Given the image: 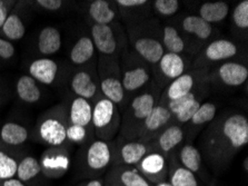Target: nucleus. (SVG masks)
Wrapping results in <instances>:
<instances>
[{"instance_id": "nucleus-1", "label": "nucleus", "mask_w": 248, "mask_h": 186, "mask_svg": "<svg viewBox=\"0 0 248 186\" xmlns=\"http://www.w3.org/2000/svg\"><path fill=\"white\" fill-rule=\"evenodd\" d=\"M206 138V153L214 165H224L248 144V119L240 113H232L210 126Z\"/></svg>"}, {"instance_id": "nucleus-2", "label": "nucleus", "mask_w": 248, "mask_h": 186, "mask_svg": "<svg viewBox=\"0 0 248 186\" xmlns=\"http://www.w3.org/2000/svg\"><path fill=\"white\" fill-rule=\"evenodd\" d=\"M160 97L159 87L154 86L136 95L126 108L120 125V139L137 140L138 132L153 108L158 104Z\"/></svg>"}, {"instance_id": "nucleus-3", "label": "nucleus", "mask_w": 248, "mask_h": 186, "mask_svg": "<svg viewBox=\"0 0 248 186\" xmlns=\"http://www.w3.org/2000/svg\"><path fill=\"white\" fill-rule=\"evenodd\" d=\"M92 124L98 139L111 142L118 135L122 125L119 107L109 100L101 96L93 107Z\"/></svg>"}, {"instance_id": "nucleus-4", "label": "nucleus", "mask_w": 248, "mask_h": 186, "mask_svg": "<svg viewBox=\"0 0 248 186\" xmlns=\"http://www.w3.org/2000/svg\"><path fill=\"white\" fill-rule=\"evenodd\" d=\"M99 85L103 96L115 105L123 106L125 101V92H124L118 60L116 56H101L98 65Z\"/></svg>"}, {"instance_id": "nucleus-5", "label": "nucleus", "mask_w": 248, "mask_h": 186, "mask_svg": "<svg viewBox=\"0 0 248 186\" xmlns=\"http://www.w3.org/2000/svg\"><path fill=\"white\" fill-rule=\"evenodd\" d=\"M171 120L172 115L170 112L164 104L158 102L142 123L140 130L138 132L137 140L145 144H150L165 127H167L171 123Z\"/></svg>"}, {"instance_id": "nucleus-6", "label": "nucleus", "mask_w": 248, "mask_h": 186, "mask_svg": "<svg viewBox=\"0 0 248 186\" xmlns=\"http://www.w3.org/2000/svg\"><path fill=\"white\" fill-rule=\"evenodd\" d=\"M148 152V144L141 143L139 140L120 139L119 145L115 146L112 144L111 165H126L136 168Z\"/></svg>"}, {"instance_id": "nucleus-7", "label": "nucleus", "mask_w": 248, "mask_h": 186, "mask_svg": "<svg viewBox=\"0 0 248 186\" xmlns=\"http://www.w3.org/2000/svg\"><path fill=\"white\" fill-rule=\"evenodd\" d=\"M136 169L152 185L166 182L168 178L167 158L157 152L149 151Z\"/></svg>"}, {"instance_id": "nucleus-8", "label": "nucleus", "mask_w": 248, "mask_h": 186, "mask_svg": "<svg viewBox=\"0 0 248 186\" xmlns=\"http://www.w3.org/2000/svg\"><path fill=\"white\" fill-rule=\"evenodd\" d=\"M112 162V143L105 140H93L88 146L85 155V164L89 172L101 174Z\"/></svg>"}, {"instance_id": "nucleus-9", "label": "nucleus", "mask_w": 248, "mask_h": 186, "mask_svg": "<svg viewBox=\"0 0 248 186\" xmlns=\"http://www.w3.org/2000/svg\"><path fill=\"white\" fill-rule=\"evenodd\" d=\"M237 46L231 40L217 39L207 45L199 55L196 67L205 69L210 64L224 62L237 55Z\"/></svg>"}, {"instance_id": "nucleus-10", "label": "nucleus", "mask_w": 248, "mask_h": 186, "mask_svg": "<svg viewBox=\"0 0 248 186\" xmlns=\"http://www.w3.org/2000/svg\"><path fill=\"white\" fill-rule=\"evenodd\" d=\"M207 75L205 69L198 68L193 71H186L178 78H176L171 83H169L164 95L160 97V102H166L169 101L177 100V98L185 96V95L194 92L195 86L201 82L202 77Z\"/></svg>"}, {"instance_id": "nucleus-11", "label": "nucleus", "mask_w": 248, "mask_h": 186, "mask_svg": "<svg viewBox=\"0 0 248 186\" xmlns=\"http://www.w3.org/2000/svg\"><path fill=\"white\" fill-rule=\"evenodd\" d=\"M184 131L178 124H169L159 133V135L148 144L149 151L157 152L168 158L174 155V151L183 143Z\"/></svg>"}, {"instance_id": "nucleus-12", "label": "nucleus", "mask_w": 248, "mask_h": 186, "mask_svg": "<svg viewBox=\"0 0 248 186\" xmlns=\"http://www.w3.org/2000/svg\"><path fill=\"white\" fill-rule=\"evenodd\" d=\"M104 186H153L136 168L112 165L104 180Z\"/></svg>"}, {"instance_id": "nucleus-13", "label": "nucleus", "mask_w": 248, "mask_h": 186, "mask_svg": "<svg viewBox=\"0 0 248 186\" xmlns=\"http://www.w3.org/2000/svg\"><path fill=\"white\" fill-rule=\"evenodd\" d=\"M92 40L101 56H115L118 51L117 37L110 25L93 24L92 27Z\"/></svg>"}, {"instance_id": "nucleus-14", "label": "nucleus", "mask_w": 248, "mask_h": 186, "mask_svg": "<svg viewBox=\"0 0 248 186\" xmlns=\"http://www.w3.org/2000/svg\"><path fill=\"white\" fill-rule=\"evenodd\" d=\"M150 78L152 76L149 69L141 64L127 68L120 73V79L125 93L138 92L142 87L148 85Z\"/></svg>"}, {"instance_id": "nucleus-15", "label": "nucleus", "mask_w": 248, "mask_h": 186, "mask_svg": "<svg viewBox=\"0 0 248 186\" xmlns=\"http://www.w3.org/2000/svg\"><path fill=\"white\" fill-rule=\"evenodd\" d=\"M216 76L221 84L227 87H238L245 84L248 78V68L243 64L225 62L217 68Z\"/></svg>"}, {"instance_id": "nucleus-16", "label": "nucleus", "mask_w": 248, "mask_h": 186, "mask_svg": "<svg viewBox=\"0 0 248 186\" xmlns=\"http://www.w3.org/2000/svg\"><path fill=\"white\" fill-rule=\"evenodd\" d=\"M134 49L142 60L149 65H157L165 54L163 44L154 37H139L134 41Z\"/></svg>"}, {"instance_id": "nucleus-17", "label": "nucleus", "mask_w": 248, "mask_h": 186, "mask_svg": "<svg viewBox=\"0 0 248 186\" xmlns=\"http://www.w3.org/2000/svg\"><path fill=\"white\" fill-rule=\"evenodd\" d=\"M168 163V178L167 182L171 186H202L198 176L186 169L179 164L176 155L167 158Z\"/></svg>"}, {"instance_id": "nucleus-18", "label": "nucleus", "mask_w": 248, "mask_h": 186, "mask_svg": "<svg viewBox=\"0 0 248 186\" xmlns=\"http://www.w3.org/2000/svg\"><path fill=\"white\" fill-rule=\"evenodd\" d=\"M157 65L165 81L171 82L186 73L187 68V63L184 57L178 54H171V52H165Z\"/></svg>"}, {"instance_id": "nucleus-19", "label": "nucleus", "mask_w": 248, "mask_h": 186, "mask_svg": "<svg viewBox=\"0 0 248 186\" xmlns=\"http://www.w3.org/2000/svg\"><path fill=\"white\" fill-rule=\"evenodd\" d=\"M40 166L41 170L47 176L56 178L60 177L67 172L69 168V157L65 153L58 152H48L45 153V156L41 159Z\"/></svg>"}, {"instance_id": "nucleus-20", "label": "nucleus", "mask_w": 248, "mask_h": 186, "mask_svg": "<svg viewBox=\"0 0 248 186\" xmlns=\"http://www.w3.org/2000/svg\"><path fill=\"white\" fill-rule=\"evenodd\" d=\"M66 126L56 118H48L41 123L39 135L45 143L51 146H60L67 139Z\"/></svg>"}, {"instance_id": "nucleus-21", "label": "nucleus", "mask_w": 248, "mask_h": 186, "mask_svg": "<svg viewBox=\"0 0 248 186\" xmlns=\"http://www.w3.org/2000/svg\"><path fill=\"white\" fill-rule=\"evenodd\" d=\"M73 92L84 100H92L98 93V85L87 71H78L70 82Z\"/></svg>"}, {"instance_id": "nucleus-22", "label": "nucleus", "mask_w": 248, "mask_h": 186, "mask_svg": "<svg viewBox=\"0 0 248 186\" xmlns=\"http://www.w3.org/2000/svg\"><path fill=\"white\" fill-rule=\"evenodd\" d=\"M176 157H177V161L183 168L190 170L196 176L198 175L199 177H202V154L197 147H195L193 144H185L179 150L178 155Z\"/></svg>"}, {"instance_id": "nucleus-23", "label": "nucleus", "mask_w": 248, "mask_h": 186, "mask_svg": "<svg viewBox=\"0 0 248 186\" xmlns=\"http://www.w3.org/2000/svg\"><path fill=\"white\" fill-rule=\"evenodd\" d=\"M58 65L54 60L43 58L37 59L29 67L30 76L43 84L50 85L55 81L56 75H57Z\"/></svg>"}, {"instance_id": "nucleus-24", "label": "nucleus", "mask_w": 248, "mask_h": 186, "mask_svg": "<svg viewBox=\"0 0 248 186\" xmlns=\"http://www.w3.org/2000/svg\"><path fill=\"white\" fill-rule=\"evenodd\" d=\"M69 118L73 125L87 127L92 124L93 118V106L89 101L84 98L76 97L71 102Z\"/></svg>"}, {"instance_id": "nucleus-25", "label": "nucleus", "mask_w": 248, "mask_h": 186, "mask_svg": "<svg viewBox=\"0 0 248 186\" xmlns=\"http://www.w3.org/2000/svg\"><path fill=\"white\" fill-rule=\"evenodd\" d=\"M182 26L184 32L199 38L201 40H207L213 35L212 25L195 15H189L184 18Z\"/></svg>"}, {"instance_id": "nucleus-26", "label": "nucleus", "mask_w": 248, "mask_h": 186, "mask_svg": "<svg viewBox=\"0 0 248 186\" xmlns=\"http://www.w3.org/2000/svg\"><path fill=\"white\" fill-rule=\"evenodd\" d=\"M62 47V36L55 27H46L41 30L38 39V49L43 55H52Z\"/></svg>"}, {"instance_id": "nucleus-27", "label": "nucleus", "mask_w": 248, "mask_h": 186, "mask_svg": "<svg viewBox=\"0 0 248 186\" xmlns=\"http://www.w3.org/2000/svg\"><path fill=\"white\" fill-rule=\"evenodd\" d=\"M88 14L96 25H111L116 18V11L105 0H95L90 3Z\"/></svg>"}, {"instance_id": "nucleus-28", "label": "nucleus", "mask_w": 248, "mask_h": 186, "mask_svg": "<svg viewBox=\"0 0 248 186\" xmlns=\"http://www.w3.org/2000/svg\"><path fill=\"white\" fill-rule=\"evenodd\" d=\"M229 6L224 1L206 2L199 9V17L204 19L209 25L218 24L227 17Z\"/></svg>"}, {"instance_id": "nucleus-29", "label": "nucleus", "mask_w": 248, "mask_h": 186, "mask_svg": "<svg viewBox=\"0 0 248 186\" xmlns=\"http://www.w3.org/2000/svg\"><path fill=\"white\" fill-rule=\"evenodd\" d=\"M93 52H95V46L92 38L81 37L71 49L70 60L76 65H82L93 58Z\"/></svg>"}, {"instance_id": "nucleus-30", "label": "nucleus", "mask_w": 248, "mask_h": 186, "mask_svg": "<svg viewBox=\"0 0 248 186\" xmlns=\"http://www.w3.org/2000/svg\"><path fill=\"white\" fill-rule=\"evenodd\" d=\"M17 94L26 102H36L40 98V89L37 86V83L31 76L25 75L18 79L17 82Z\"/></svg>"}, {"instance_id": "nucleus-31", "label": "nucleus", "mask_w": 248, "mask_h": 186, "mask_svg": "<svg viewBox=\"0 0 248 186\" xmlns=\"http://www.w3.org/2000/svg\"><path fill=\"white\" fill-rule=\"evenodd\" d=\"M2 142L8 145H21L28 139V132L24 126L16 123H7L0 132Z\"/></svg>"}, {"instance_id": "nucleus-32", "label": "nucleus", "mask_w": 248, "mask_h": 186, "mask_svg": "<svg viewBox=\"0 0 248 186\" xmlns=\"http://www.w3.org/2000/svg\"><path fill=\"white\" fill-rule=\"evenodd\" d=\"M41 173L40 163L37 158L32 156H26L21 159L20 163H18L17 174L16 176L18 180L22 183L29 182L37 177Z\"/></svg>"}, {"instance_id": "nucleus-33", "label": "nucleus", "mask_w": 248, "mask_h": 186, "mask_svg": "<svg viewBox=\"0 0 248 186\" xmlns=\"http://www.w3.org/2000/svg\"><path fill=\"white\" fill-rule=\"evenodd\" d=\"M163 47L167 52L180 55L185 51V41L178 34V30L172 26H166L163 32Z\"/></svg>"}, {"instance_id": "nucleus-34", "label": "nucleus", "mask_w": 248, "mask_h": 186, "mask_svg": "<svg viewBox=\"0 0 248 186\" xmlns=\"http://www.w3.org/2000/svg\"><path fill=\"white\" fill-rule=\"evenodd\" d=\"M2 33L10 40H19L25 36L26 28L21 19L17 15H8L2 25Z\"/></svg>"}, {"instance_id": "nucleus-35", "label": "nucleus", "mask_w": 248, "mask_h": 186, "mask_svg": "<svg viewBox=\"0 0 248 186\" xmlns=\"http://www.w3.org/2000/svg\"><path fill=\"white\" fill-rule=\"evenodd\" d=\"M217 113V106L213 102H204L199 106L198 111L193 116L189 123L194 126H202V125L209 123L215 118Z\"/></svg>"}, {"instance_id": "nucleus-36", "label": "nucleus", "mask_w": 248, "mask_h": 186, "mask_svg": "<svg viewBox=\"0 0 248 186\" xmlns=\"http://www.w3.org/2000/svg\"><path fill=\"white\" fill-rule=\"evenodd\" d=\"M17 168L18 163L16 159L7 155L5 152L0 151V181L15 178L17 174Z\"/></svg>"}, {"instance_id": "nucleus-37", "label": "nucleus", "mask_w": 248, "mask_h": 186, "mask_svg": "<svg viewBox=\"0 0 248 186\" xmlns=\"http://www.w3.org/2000/svg\"><path fill=\"white\" fill-rule=\"evenodd\" d=\"M196 100H197L196 92L194 90V92L187 94V95H185V96L179 97V98H177V100L169 101L166 102H161V104H164L165 106H166L167 109L170 112L171 115L175 116L176 114H178L180 111H183L184 108H186L187 106L190 104V102H193Z\"/></svg>"}, {"instance_id": "nucleus-38", "label": "nucleus", "mask_w": 248, "mask_h": 186, "mask_svg": "<svg viewBox=\"0 0 248 186\" xmlns=\"http://www.w3.org/2000/svg\"><path fill=\"white\" fill-rule=\"evenodd\" d=\"M232 21L239 29L248 28V1L243 0L232 11Z\"/></svg>"}, {"instance_id": "nucleus-39", "label": "nucleus", "mask_w": 248, "mask_h": 186, "mask_svg": "<svg viewBox=\"0 0 248 186\" xmlns=\"http://www.w3.org/2000/svg\"><path fill=\"white\" fill-rule=\"evenodd\" d=\"M153 5L157 13L165 17L172 16L179 9L178 0H155Z\"/></svg>"}, {"instance_id": "nucleus-40", "label": "nucleus", "mask_w": 248, "mask_h": 186, "mask_svg": "<svg viewBox=\"0 0 248 186\" xmlns=\"http://www.w3.org/2000/svg\"><path fill=\"white\" fill-rule=\"evenodd\" d=\"M201 101L196 100L194 101L193 102H190V104L187 106L186 108H184L183 111H180L178 114H176L175 116V121L176 124H185V123H189L190 119L193 118V116L196 114V112L198 111L199 106H201Z\"/></svg>"}, {"instance_id": "nucleus-41", "label": "nucleus", "mask_w": 248, "mask_h": 186, "mask_svg": "<svg viewBox=\"0 0 248 186\" xmlns=\"http://www.w3.org/2000/svg\"><path fill=\"white\" fill-rule=\"evenodd\" d=\"M66 136L67 139L74 143H81L84 142L87 137V130L82 126H78V125H73L66 128Z\"/></svg>"}, {"instance_id": "nucleus-42", "label": "nucleus", "mask_w": 248, "mask_h": 186, "mask_svg": "<svg viewBox=\"0 0 248 186\" xmlns=\"http://www.w3.org/2000/svg\"><path fill=\"white\" fill-rule=\"evenodd\" d=\"M15 54L14 45L8 40L0 38V57L3 59H9Z\"/></svg>"}, {"instance_id": "nucleus-43", "label": "nucleus", "mask_w": 248, "mask_h": 186, "mask_svg": "<svg viewBox=\"0 0 248 186\" xmlns=\"http://www.w3.org/2000/svg\"><path fill=\"white\" fill-rule=\"evenodd\" d=\"M117 6L123 7V8H139V7H144L147 5L148 1H145V0H118Z\"/></svg>"}, {"instance_id": "nucleus-44", "label": "nucleus", "mask_w": 248, "mask_h": 186, "mask_svg": "<svg viewBox=\"0 0 248 186\" xmlns=\"http://www.w3.org/2000/svg\"><path fill=\"white\" fill-rule=\"evenodd\" d=\"M37 3H38L40 7H43L44 9L50 11L58 10L60 7L62 6V0H38Z\"/></svg>"}, {"instance_id": "nucleus-45", "label": "nucleus", "mask_w": 248, "mask_h": 186, "mask_svg": "<svg viewBox=\"0 0 248 186\" xmlns=\"http://www.w3.org/2000/svg\"><path fill=\"white\" fill-rule=\"evenodd\" d=\"M7 17H8V11H7V8L3 5V2L0 1V28L2 27Z\"/></svg>"}, {"instance_id": "nucleus-46", "label": "nucleus", "mask_w": 248, "mask_h": 186, "mask_svg": "<svg viewBox=\"0 0 248 186\" xmlns=\"http://www.w3.org/2000/svg\"><path fill=\"white\" fill-rule=\"evenodd\" d=\"M2 185L1 186H26L22 182H20L18 178H10V180L1 181Z\"/></svg>"}, {"instance_id": "nucleus-47", "label": "nucleus", "mask_w": 248, "mask_h": 186, "mask_svg": "<svg viewBox=\"0 0 248 186\" xmlns=\"http://www.w3.org/2000/svg\"><path fill=\"white\" fill-rule=\"evenodd\" d=\"M79 186H104V181L101 180H90Z\"/></svg>"}, {"instance_id": "nucleus-48", "label": "nucleus", "mask_w": 248, "mask_h": 186, "mask_svg": "<svg viewBox=\"0 0 248 186\" xmlns=\"http://www.w3.org/2000/svg\"><path fill=\"white\" fill-rule=\"evenodd\" d=\"M244 170L247 173L248 172V157H245V159H244Z\"/></svg>"}, {"instance_id": "nucleus-49", "label": "nucleus", "mask_w": 248, "mask_h": 186, "mask_svg": "<svg viewBox=\"0 0 248 186\" xmlns=\"http://www.w3.org/2000/svg\"><path fill=\"white\" fill-rule=\"evenodd\" d=\"M153 186H171L170 184H169V182H161V183H158V184H156V185H153Z\"/></svg>"}]
</instances>
